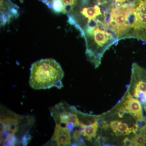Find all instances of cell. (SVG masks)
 Segmentation results:
<instances>
[{
    "instance_id": "obj_1",
    "label": "cell",
    "mask_w": 146,
    "mask_h": 146,
    "mask_svg": "<svg viewBox=\"0 0 146 146\" xmlns=\"http://www.w3.org/2000/svg\"><path fill=\"white\" fill-rule=\"evenodd\" d=\"M64 72L59 63L52 58H45L33 63L30 69L29 83L36 90L63 87Z\"/></svg>"
},
{
    "instance_id": "obj_2",
    "label": "cell",
    "mask_w": 146,
    "mask_h": 146,
    "mask_svg": "<svg viewBox=\"0 0 146 146\" xmlns=\"http://www.w3.org/2000/svg\"><path fill=\"white\" fill-rule=\"evenodd\" d=\"M35 122L33 116L18 115L7 108H1V142L8 136H13L18 139L19 145L26 136Z\"/></svg>"
},
{
    "instance_id": "obj_3",
    "label": "cell",
    "mask_w": 146,
    "mask_h": 146,
    "mask_svg": "<svg viewBox=\"0 0 146 146\" xmlns=\"http://www.w3.org/2000/svg\"><path fill=\"white\" fill-rule=\"evenodd\" d=\"M126 87L127 93L140 101L146 113V70L137 63L132 64L130 82Z\"/></svg>"
},
{
    "instance_id": "obj_4",
    "label": "cell",
    "mask_w": 146,
    "mask_h": 146,
    "mask_svg": "<svg viewBox=\"0 0 146 146\" xmlns=\"http://www.w3.org/2000/svg\"><path fill=\"white\" fill-rule=\"evenodd\" d=\"M74 106L61 102L53 106L50 110V115L56 123L67 127L73 132L74 127L80 126V121Z\"/></svg>"
},
{
    "instance_id": "obj_5",
    "label": "cell",
    "mask_w": 146,
    "mask_h": 146,
    "mask_svg": "<svg viewBox=\"0 0 146 146\" xmlns=\"http://www.w3.org/2000/svg\"><path fill=\"white\" fill-rule=\"evenodd\" d=\"M131 115L136 121L146 120V113L141 102L137 99L131 96L126 91L121 100L116 105L104 115H112L118 112Z\"/></svg>"
},
{
    "instance_id": "obj_6",
    "label": "cell",
    "mask_w": 146,
    "mask_h": 146,
    "mask_svg": "<svg viewBox=\"0 0 146 146\" xmlns=\"http://www.w3.org/2000/svg\"><path fill=\"white\" fill-rule=\"evenodd\" d=\"M71 132L67 127L56 123L51 142H53L57 146L71 145L72 144Z\"/></svg>"
},
{
    "instance_id": "obj_7",
    "label": "cell",
    "mask_w": 146,
    "mask_h": 146,
    "mask_svg": "<svg viewBox=\"0 0 146 146\" xmlns=\"http://www.w3.org/2000/svg\"><path fill=\"white\" fill-rule=\"evenodd\" d=\"M108 128L117 136H126L133 133V126L129 127L125 122L121 120H114L110 121L108 123Z\"/></svg>"
},
{
    "instance_id": "obj_8",
    "label": "cell",
    "mask_w": 146,
    "mask_h": 146,
    "mask_svg": "<svg viewBox=\"0 0 146 146\" xmlns=\"http://www.w3.org/2000/svg\"><path fill=\"white\" fill-rule=\"evenodd\" d=\"M99 126V125L98 120L90 124L80 125V131L82 135L84 137L86 141L91 142L93 138H96V136Z\"/></svg>"
},
{
    "instance_id": "obj_9",
    "label": "cell",
    "mask_w": 146,
    "mask_h": 146,
    "mask_svg": "<svg viewBox=\"0 0 146 146\" xmlns=\"http://www.w3.org/2000/svg\"><path fill=\"white\" fill-rule=\"evenodd\" d=\"M82 135L80 130L76 129L73 133L72 137L73 143L72 145L81 146L85 145V143L84 141L83 138H82Z\"/></svg>"
},
{
    "instance_id": "obj_10",
    "label": "cell",
    "mask_w": 146,
    "mask_h": 146,
    "mask_svg": "<svg viewBox=\"0 0 146 146\" xmlns=\"http://www.w3.org/2000/svg\"><path fill=\"white\" fill-rule=\"evenodd\" d=\"M123 143L124 146H133L132 141H131L130 138H128V137H126L124 139Z\"/></svg>"
},
{
    "instance_id": "obj_11",
    "label": "cell",
    "mask_w": 146,
    "mask_h": 146,
    "mask_svg": "<svg viewBox=\"0 0 146 146\" xmlns=\"http://www.w3.org/2000/svg\"><path fill=\"white\" fill-rule=\"evenodd\" d=\"M40 1H42V2L44 3L46 5L48 6V7H49L51 3H52V2L53 1H54V0H40ZM60 1H61V0H60Z\"/></svg>"
}]
</instances>
